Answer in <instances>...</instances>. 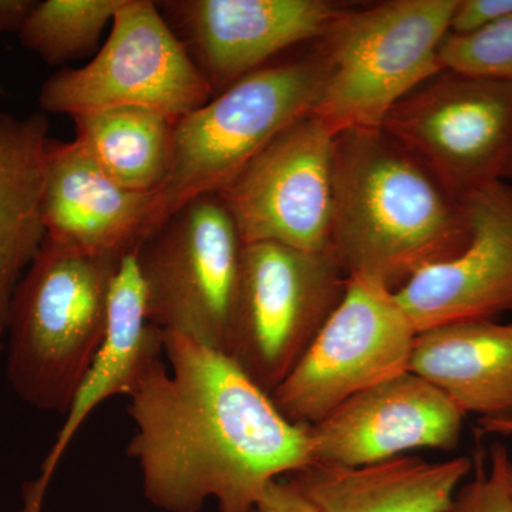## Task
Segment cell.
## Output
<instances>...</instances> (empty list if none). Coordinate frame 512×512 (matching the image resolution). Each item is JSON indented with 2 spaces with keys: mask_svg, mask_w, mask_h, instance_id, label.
<instances>
[{
  "mask_svg": "<svg viewBox=\"0 0 512 512\" xmlns=\"http://www.w3.org/2000/svg\"><path fill=\"white\" fill-rule=\"evenodd\" d=\"M470 237L464 201L383 128L336 136L330 251L348 278L399 291Z\"/></svg>",
  "mask_w": 512,
  "mask_h": 512,
  "instance_id": "7a4b0ae2",
  "label": "cell"
},
{
  "mask_svg": "<svg viewBox=\"0 0 512 512\" xmlns=\"http://www.w3.org/2000/svg\"><path fill=\"white\" fill-rule=\"evenodd\" d=\"M39 0H0V35L20 33Z\"/></svg>",
  "mask_w": 512,
  "mask_h": 512,
  "instance_id": "484cf974",
  "label": "cell"
},
{
  "mask_svg": "<svg viewBox=\"0 0 512 512\" xmlns=\"http://www.w3.org/2000/svg\"><path fill=\"white\" fill-rule=\"evenodd\" d=\"M507 178H512V160H511L510 167H508Z\"/></svg>",
  "mask_w": 512,
  "mask_h": 512,
  "instance_id": "f546056e",
  "label": "cell"
},
{
  "mask_svg": "<svg viewBox=\"0 0 512 512\" xmlns=\"http://www.w3.org/2000/svg\"><path fill=\"white\" fill-rule=\"evenodd\" d=\"M157 6L214 96L279 53L322 39L349 9L330 0H164Z\"/></svg>",
  "mask_w": 512,
  "mask_h": 512,
  "instance_id": "7c38bea8",
  "label": "cell"
},
{
  "mask_svg": "<svg viewBox=\"0 0 512 512\" xmlns=\"http://www.w3.org/2000/svg\"><path fill=\"white\" fill-rule=\"evenodd\" d=\"M163 353L164 333L148 320L146 291L133 251L124 256L111 285L103 342L80 384L40 476L52 480L64 451L87 417L110 397L127 396Z\"/></svg>",
  "mask_w": 512,
  "mask_h": 512,
  "instance_id": "2e32d148",
  "label": "cell"
},
{
  "mask_svg": "<svg viewBox=\"0 0 512 512\" xmlns=\"http://www.w3.org/2000/svg\"><path fill=\"white\" fill-rule=\"evenodd\" d=\"M320 86L316 53L269 63L178 120L170 173L154 195L146 238L187 202L220 194L266 144L312 113Z\"/></svg>",
  "mask_w": 512,
  "mask_h": 512,
  "instance_id": "5b68a950",
  "label": "cell"
},
{
  "mask_svg": "<svg viewBox=\"0 0 512 512\" xmlns=\"http://www.w3.org/2000/svg\"><path fill=\"white\" fill-rule=\"evenodd\" d=\"M416 335L393 291L349 276L338 308L272 400L293 424L315 426L350 397L409 372Z\"/></svg>",
  "mask_w": 512,
  "mask_h": 512,
  "instance_id": "9c48e42d",
  "label": "cell"
},
{
  "mask_svg": "<svg viewBox=\"0 0 512 512\" xmlns=\"http://www.w3.org/2000/svg\"><path fill=\"white\" fill-rule=\"evenodd\" d=\"M481 433L500 434V436H512V419H490V417H481L478 420ZM505 484H507L508 494L512 501V461L508 456L504 466Z\"/></svg>",
  "mask_w": 512,
  "mask_h": 512,
  "instance_id": "4316f807",
  "label": "cell"
},
{
  "mask_svg": "<svg viewBox=\"0 0 512 512\" xmlns=\"http://www.w3.org/2000/svg\"><path fill=\"white\" fill-rule=\"evenodd\" d=\"M214 97L210 84L153 0H124L110 35L86 66L63 67L43 83V111L74 117L147 109L183 119Z\"/></svg>",
  "mask_w": 512,
  "mask_h": 512,
  "instance_id": "ba28073f",
  "label": "cell"
},
{
  "mask_svg": "<svg viewBox=\"0 0 512 512\" xmlns=\"http://www.w3.org/2000/svg\"><path fill=\"white\" fill-rule=\"evenodd\" d=\"M252 512H319L312 501L288 478H278L265 488Z\"/></svg>",
  "mask_w": 512,
  "mask_h": 512,
  "instance_id": "d4e9b609",
  "label": "cell"
},
{
  "mask_svg": "<svg viewBox=\"0 0 512 512\" xmlns=\"http://www.w3.org/2000/svg\"><path fill=\"white\" fill-rule=\"evenodd\" d=\"M463 201L471 225L467 247L394 292L417 333L512 312V185L497 181Z\"/></svg>",
  "mask_w": 512,
  "mask_h": 512,
  "instance_id": "5bb4252c",
  "label": "cell"
},
{
  "mask_svg": "<svg viewBox=\"0 0 512 512\" xmlns=\"http://www.w3.org/2000/svg\"><path fill=\"white\" fill-rule=\"evenodd\" d=\"M464 417L446 394L409 370L350 397L308 427L313 464L357 468L419 448L450 453Z\"/></svg>",
  "mask_w": 512,
  "mask_h": 512,
  "instance_id": "4fadbf2b",
  "label": "cell"
},
{
  "mask_svg": "<svg viewBox=\"0 0 512 512\" xmlns=\"http://www.w3.org/2000/svg\"><path fill=\"white\" fill-rule=\"evenodd\" d=\"M6 336V325L5 323L0 320V352H2L3 349V339H5Z\"/></svg>",
  "mask_w": 512,
  "mask_h": 512,
  "instance_id": "f1b7e54d",
  "label": "cell"
},
{
  "mask_svg": "<svg viewBox=\"0 0 512 512\" xmlns=\"http://www.w3.org/2000/svg\"><path fill=\"white\" fill-rule=\"evenodd\" d=\"M457 0H389L346 10L320 39L322 86L312 113L338 136L382 128L404 97L443 70L441 42Z\"/></svg>",
  "mask_w": 512,
  "mask_h": 512,
  "instance_id": "277c9868",
  "label": "cell"
},
{
  "mask_svg": "<svg viewBox=\"0 0 512 512\" xmlns=\"http://www.w3.org/2000/svg\"><path fill=\"white\" fill-rule=\"evenodd\" d=\"M473 460L402 456L366 467L312 464L291 480L319 512H450Z\"/></svg>",
  "mask_w": 512,
  "mask_h": 512,
  "instance_id": "e0dca14e",
  "label": "cell"
},
{
  "mask_svg": "<svg viewBox=\"0 0 512 512\" xmlns=\"http://www.w3.org/2000/svg\"><path fill=\"white\" fill-rule=\"evenodd\" d=\"M439 62L443 69L512 84V15L471 35L447 33Z\"/></svg>",
  "mask_w": 512,
  "mask_h": 512,
  "instance_id": "7402d4cb",
  "label": "cell"
},
{
  "mask_svg": "<svg viewBox=\"0 0 512 512\" xmlns=\"http://www.w3.org/2000/svg\"><path fill=\"white\" fill-rule=\"evenodd\" d=\"M346 286L332 251L244 245L225 355L271 394L301 362Z\"/></svg>",
  "mask_w": 512,
  "mask_h": 512,
  "instance_id": "8992f818",
  "label": "cell"
},
{
  "mask_svg": "<svg viewBox=\"0 0 512 512\" xmlns=\"http://www.w3.org/2000/svg\"><path fill=\"white\" fill-rule=\"evenodd\" d=\"M154 195L114 181L79 141L50 140L42 221L52 241L94 254H130L146 238Z\"/></svg>",
  "mask_w": 512,
  "mask_h": 512,
  "instance_id": "9a60e30c",
  "label": "cell"
},
{
  "mask_svg": "<svg viewBox=\"0 0 512 512\" xmlns=\"http://www.w3.org/2000/svg\"><path fill=\"white\" fill-rule=\"evenodd\" d=\"M127 394L144 495L167 512H252L266 487L312 466L308 427L285 419L231 357L177 333Z\"/></svg>",
  "mask_w": 512,
  "mask_h": 512,
  "instance_id": "6da1fadb",
  "label": "cell"
},
{
  "mask_svg": "<svg viewBox=\"0 0 512 512\" xmlns=\"http://www.w3.org/2000/svg\"><path fill=\"white\" fill-rule=\"evenodd\" d=\"M76 138L114 181L140 192L164 184L173 160L175 124L158 111L113 109L74 117Z\"/></svg>",
  "mask_w": 512,
  "mask_h": 512,
  "instance_id": "ffe728a7",
  "label": "cell"
},
{
  "mask_svg": "<svg viewBox=\"0 0 512 512\" xmlns=\"http://www.w3.org/2000/svg\"><path fill=\"white\" fill-rule=\"evenodd\" d=\"M508 451L495 443L490 450V467H485L483 450H478L473 464V480L461 485L450 512H512V501L505 484L504 466Z\"/></svg>",
  "mask_w": 512,
  "mask_h": 512,
  "instance_id": "603a6c76",
  "label": "cell"
},
{
  "mask_svg": "<svg viewBox=\"0 0 512 512\" xmlns=\"http://www.w3.org/2000/svg\"><path fill=\"white\" fill-rule=\"evenodd\" d=\"M47 485L49 483L42 477L26 484L23 490V508L19 512H42Z\"/></svg>",
  "mask_w": 512,
  "mask_h": 512,
  "instance_id": "83f0119b",
  "label": "cell"
},
{
  "mask_svg": "<svg viewBox=\"0 0 512 512\" xmlns=\"http://www.w3.org/2000/svg\"><path fill=\"white\" fill-rule=\"evenodd\" d=\"M124 256L43 241L6 318V375L29 406L69 413L103 342L111 285Z\"/></svg>",
  "mask_w": 512,
  "mask_h": 512,
  "instance_id": "3957f363",
  "label": "cell"
},
{
  "mask_svg": "<svg viewBox=\"0 0 512 512\" xmlns=\"http://www.w3.org/2000/svg\"><path fill=\"white\" fill-rule=\"evenodd\" d=\"M124 0H43L20 30L22 46L49 66L90 55Z\"/></svg>",
  "mask_w": 512,
  "mask_h": 512,
  "instance_id": "44dd1931",
  "label": "cell"
},
{
  "mask_svg": "<svg viewBox=\"0 0 512 512\" xmlns=\"http://www.w3.org/2000/svg\"><path fill=\"white\" fill-rule=\"evenodd\" d=\"M49 121L0 113V320L46 238L42 221Z\"/></svg>",
  "mask_w": 512,
  "mask_h": 512,
  "instance_id": "d6986e66",
  "label": "cell"
},
{
  "mask_svg": "<svg viewBox=\"0 0 512 512\" xmlns=\"http://www.w3.org/2000/svg\"><path fill=\"white\" fill-rule=\"evenodd\" d=\"M382 128L463 201L507 178L512 84L443 69L399 101Z\"/></svg>",
  "mask_w": 512,
  "mask_h": 512,
  "instance_id": "30bf717a",
  "label": "cell"
},
{
  "mask_svg": "<svg viewBox=\"0 0 512 512\" xmlns=\"http://www.w3.org/2000/svg\"><path fill=\"white\" fill-rule=\"evenodd\" d=\"M410 372L460 407L490 419H512V323L470 320L423 330Z\"/></svg>",
  "mask_w": 512,
  "mask_h": 512,
  "instance_id": "ac0fdd59",
  "label": "cell"
},
{
  "mask_svg": "<svg viewBox=\"0 0 512 512\" xmlns=\"http://www.w3.org/2000/svg\"><path fill=\"white\" fill-rule=\"evenodd\" d=\"M511 15L512 0H457L448 33L471 35Z\"/></svg>",
  "mask_w": 512,
  "mask_h": 512,
  "instance_id": "cb8c5ba5",
  "label": "cell"
},
{
  "mask_svg": "<svg viewBox=\"0 0 512 512\" xmlns=\"http://www.w3.org/2000/svg\"><path fill=\"white\" fill-rule=\"evenodd\" d=\"M244 242L217 194L183 205L136 249L148 320L225 353Z\"/></svg>",
  "mask_w": 512,
  "mask_h": 512,
  "instance_id": "52a82bcc",
  "label": "cell"
},
{
  "mask_svg": "<svg viewBox=\"0 0 512 512\" xmlns=\"http://www.w3.org/2000/svg\"><path fill=\"white\" fill-rule=\"evenodd\" d=\"M336 134L306 114L266 144L217 194L244 245L329 252Z\"/></svg>",
  "mask_w": 512,
  "mask_h": 512,
  "instance_id": "8fae6325",
  "label": "cell"
}]
</instances>
